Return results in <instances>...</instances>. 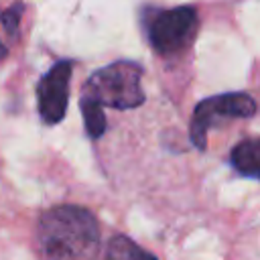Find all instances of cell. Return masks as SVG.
I'll list each match as a JSON object with an SVG mask.
<instances>
[{
  "label": "cell",
  "mask_w": 260,
  "mask_h": 260,
  "mask_svg": "<svg viewBox=\"0 0 260 260\" xmlns=\"http://www.w3.org/2000/svg\"><path fill=\"white\" fill-rule=\"evenodd\" d=\"M41 260H95L100 252V223L79 205H57L37 223Z\"/></svg>",
  "instance_id": "cell-1"
},
{
  "label": "cell",
  "mask_w": 260,
  "mask_h": 260,
  "mask_svg": "<svg viewBox=\"0 0 260 260\" xmlns=\"http://www.w3.org/2000/svg\"><path fill=\"white\" fill-rule=\"evenodd\" d=\"M142 67L134 61H116L91 73L81 89L79 100L108 106L114 110H132L144 104Z\"/></svg>",
  "instance_id": "cell-2"
},
{
  "label": "cell",
  "mask_w": 260,
  "mask_h": 260,
  "mask_svg": "<svg viewBox=\"0 0 260 260\" xmlns=\"http://www.w3.org/2000/svg\"><path fill=\"white\" fill-rule=\"evenodd\" d=\"M254 114H256V102L252 95L244 91H232V93L207 98L195 106L189 124V138L197 150H205L209 128L232 118H250Z\"/></svg>",
  "instance_id": "cell-3"
},
{
  "label": "cell",
  "mask_w": 260,
  "mask_h": 260,
  "mask_svg": "<svg viewBox=\"0 0 260 260\" xmlns=\"http://www.w3.org/2000/svg\"><path fill=\"white\" fill-rule=\"evenodd\" d=\"M197 10L193 6H177L158 10L148 24V41L158 55L171 57L185 51L197 32Z\"/></svg>",
  "instance_id": "cell-4"
},
{
  "label": "cell",
  "mask_w": 260,
  "mask_h": 260,
  "mask_svg": "<svg viewBox=\"0 0 260 260\" xmlns=\"http://www.w3.org/2000/svg\"><path fill=\"white\" fill-rule=\"evenodd\" d=\"M71 71H73L71 61H59L39 79L37 108H39L41 118L47 124H57L65 118L67 102H69Z\"/></svg>",
  "instance_id": "cell-5"
},
{
  "label": "cell",
  "mask_w": 260,
  "mask_h": 260,
  "mask_svg": "<svg viewBox=\"0 0 260 260\" xmlns=\"http://www.w3.org/2000/svg\"><path fill=\"white\" fill-rule=\"evenodd\" d=\"M232 167L244 175L260 181V138H246L232 148Z\"/></svg>",
  "instance_id": "cell-6"
},
{
  "label": "cell",
  "mask_w": 260,
  "mask_h": 260,
  "mask_svg": "<svg viewBox=\"0 0 260 260\" xmlns=\"http://www.w3.org/2000/svg\"><path fill=\"white\" fill-rule=\"evenodd\" d=\"M106 260H158L126 236H114L106 248Z\"/></svg>",
  "instance_id": "cell-7"
},
{
  "label": "cell",
  "mask_w": 260,
  "mask_h": 260,
  "mask_svg": "<svg viewBox=\"0 0 260 260\" xmlns=\"http://www.w3.org/2000/svg\"><path fill=\"white\" fill-rule=\"evenodd\" d=\"M79 108L83 114V124L87 130L89 138H100L106 132V116H104V108H100L98 104H91L87 100H79Z\"/></svg>",
  "instance_id": "cell-8"
},
{
  "label": "cell",
  "mask_w": 260,
  "mask_h": 260,
  "mask_svg": "<svg viewBox=\"0 0 260 260\" xmlns=\"http://www.w3.org/2000/svg\"><path fill=\"white\" fill-rule=\"evenodd\" d=\"M22 10H24V4L16 2V4H12L6 12L0 14V24L4 26V30H6V35H8L10 39H16V35H18V26H20Z\"/></svg>",
  "instance_id": "cell-9"
},
{
  "label": "cell",
  "mask_w": 260,
  "mask_h": 260,
  "mask_svg": "<svg viewBox=\"0 0 260 260\" xmlns=\"http://www.w3.org/2000/svg\"><path fill=\"white\" fill-rule=\"evenodd\" d=\"M6 55H8V47H6V45H4L2 41H0V61H2V59H4Z\"/></svg>",
  "instance_id": "cell-10"
}]
</instances>
